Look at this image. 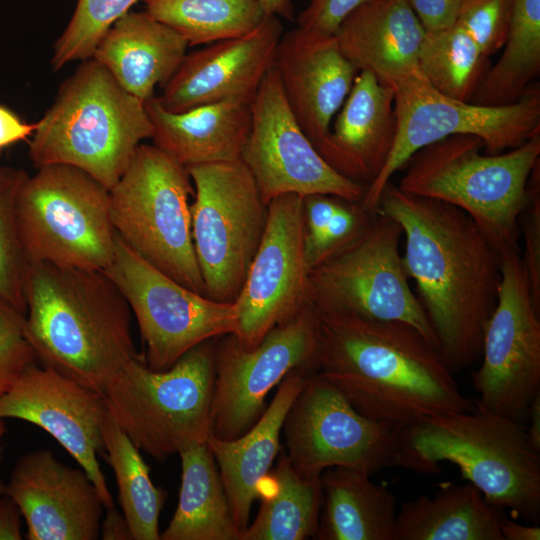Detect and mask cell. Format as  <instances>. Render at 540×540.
<instances>
[{
	"label": "cell",
	"instance_id": "6da1fadb",
	"mask_svg": "<svg viewBox=\"0 0 540 540\" xmlns=\"http://www.w3.org/2000/svg\"><path fill=\"white\" fill-rule=\"evenodd\" d=\"M376 211L402 229L405 270L450 370L470 367L481 358L485 328L497 304L501 254L461 209L407 193L391 181Z\"/></svg>",
	"mask_w": 540,
	"mask_h": 540
},
{
	"label": "cell",
	"instance_id": "7a4b0ae2",
	"mask_svg": "<svg viewBox=\"0 0 540 540\" xmlns=\"http://www.w3.org/2000/svg\"><path fill=\"white\" fill-rule=\"evenodd\" d=\"M317 313L316 373L360 414L405 428L475 408L440 350L413 326Z\"/></svg>",
	"mask_w": 540,
	"mask_h": 540
},
{
	"label": "cell",
	"instance_id": "3957f363",
	"mask_svg": "<svg viewBox=\"0 0 540 540\" xmlns=\"http://www.w3.org/2000/svg\"><path fill=\"white\" fill-rule=\"evenodd\" d=\"M24 336L37 361L104 392L138 354L131 309L104 271L49 262L32 264Z\"/></svg>",
	"mask_w": 540,
	"mask_h": 540
},
{
	"label": "cell",
	"instance_id": "277c9868",
	"mask_svg": "<svg viewBox=\"0 0 540 540\" xmlns=\"http://www.w3.org/2000/svg\"><path fill=\"white\" fill-rule=\"evenodd\" d=\"M442 462L456 465L490 504L540 522V450L525 424L475 402L471 411L435 415L402 429L394 466L439 474Z\"/></svg>",
	"mask_w": 540,
	"mask_h": 540
},
{
	"label": "cell",
	"instance_id": "5b68a950",
	"mask_svg": "<svg viewBox=\"0 0 540 540\" xmlns=\"http://www.w3.org/2000/svg\"><path fill=\"white\" fill-rule=\"evenodd\" d=\"M152 136L145 102L127 92L94 58L62 82L29 145L34 167H77L110 190L137 147Z\"/></svg>",
	"mask_w": 540,
	"mask_h": 540
},
{
	"label": "cell",
	"instance_id": "8992f818",
	"mask_svg": "<svg viewBox=\"0 0 540 540\" xmlns=\"http://www.w3.org/2000/svg\"><path fill=\"white\" fill-rule=\"evenodd\" d=\"M482 151L484 143L476 136L443 138L415 152L396 185L467 213L501 256L521 251L518 221L540 162V133L498 154Z\"/></svg>",
	"mask_w": 540,
	"mask_h": 540
},
{
	"label": "cell",
	"instance_id": "52a82bcc",
	"mask_svg": "<svg viewBox=\"0 0 540 540\" xmlns=\"http://www.w3.org/2000/svg\"><path fill=\"white\" fill-rule=\"evenodd\" d=\"M215 339L169 369H150L143 354L129 361L103 395L110 416L140 450L158 461L205 443L211 434Z\"/></svg>",
	"mask_w": 540,
	"mask_h": 540
},
{
	"label": "cell",
	"instance_id": "ba28073f",
	"mask_svg": "<svg viewBox=\"0 0 540 540\" xmlns=\"http://www.w3.org/2000/svg\"><path fill=\"white\" fill-rule=\"evenodd\" d=\"M186 166L155 145L140 144L109 190L116 234L148 263L203 294L191 231Z\"/></svg>",
	"mask_w": 540,
	"mask_h": 540
},
{
	"label": "cell",
	"instance_id": "9c48e42d",
	"mask_svg": "<svg viewBox=\"0 0 540 540\" xmlns=\"http://www.w3.org/2000/svg\"><path fill=\"white\" fill-rule=\"evenodd\" d=\"M16 220L31 264L104 271L113 260L110 192L77 167L49 164L28 175L18 191Z\"/></svg>",
	"mask_w": 540,
	"mask_h": 540
},
{
	"label": "cell",
	"instance_id": "30bf717a",
	"mask_svg": "<svg viewBox=\"0 0 540 540\" xmlns=\"http://www.w3.org/2000/svg\"><path fill=\"white\" fill-rule=\"evenodd\" d=\"M402 237L398 222L376 211L356 239L310 269L309 300L319 313L409 324L439 349L409 284L400 253Z\"/></svg>",
	"mask_w": 540,
	"mask_h": 540
},
{
	"label": "cell",
	"instance_id": "8fae6325",
	"mask_svg": "<svg viewBox=\"0 0 540 540\" xmlns=\"http://www.w3.org/2000/svg\"><path fill=\"white\" fill-rule=\"evenodd\" d=\"M394 107L393 147L361 201L370 212H376L379 196L396 171L429 144L453 135H473L483 141L486 154H498L540 133V88L535 83L515 103L484 106L439 93L419 73L395 86Z\"/></svg>",
	"mask_w": 540,
	"mask_h": 540
},
{
	"label": "cell",
	"instance_id": "7c38bea8",
	"mask_svg": "<svg viewBox=\"0 0 540 540\" xmlns=\"http://www.w3.org/2000/svg\"><path fill=\"white\" fill-rule=\"evenodd\" d=\"M191 231L204 295L235 302L267 223V205L241 159L187 167Z\"/></svg>",
	"mask_w": 540,
	"mask_h": 540
},
{
	"label": "cell",
	"instance_id": "4fadbf2b",
	"mask_svg": "<svg viewBox=\"0 0 540 540\" xmlns=\"http://www.w3.org/2000/svg\"><path fill=\"white\" fill-rule=\"evenodd\" d=\"M125 297L145 345L146 365L169 369L198 344L238 329L235 302H219L172 279L117 234L114 257L104 270Z\"/></svg>",
	"mask_w": 540,
	"mask_h": 540
},
{
	"label": "cell",
	"instance_id": "5bb4252c",
	"mask_svg": "<svg viewBox=\"0 0 540 540\" xmlns=\"http://www.w3.org/2000/svg\"><path fill=\"white\" fill-rule=\"evenodd\" d=\"M403 428L360 414L318 373L310 374L284 418L286 456L303 479L342 466L373 475L394 466Z\"/></svg>",
	"mask_w": 540,
	"mask_h": 540
},
{
	"label": "cell",
	"instance_id": "9a60e30c",
	"mask_svg": "<svg viewBox=\"0 0 540 540\" xmlns=\"http://www.w3.org/2000/svg\"><path fill=\"white\" fill-rule=\"evenodd\" d=\"M319 316L309 304L271 329L258 346L244 348L234 334L215 339L211 434L233 440L261 417L269 392L295 368L316 373Z\"/></svg>",
	"mask_w": 540,
	"mask_h": 540
},
{
	"label": "cell",
	"instance_id": "2e32d148",
	"mask_svg": "<svg viewBox=\"0 0 540 540\" xmlns=\"http://www.w3.org/2000/svg\"><path fill=\"white\" fill-rule=\"evenodd\" d=\"M480 367L472 373L474 400L525 424L540 393V311L533 303L520 251L502 256L495 309L486 325Z\"/></svg>",
	"mask_w": 540,
	"mask_h": 540
},
{
	"label": "cell",
	"instance_id": "e0dca14e",
	"mask_svg": "<svg viewBox=\"0 0 540 540\" xmlns=\"http://www.w3.org/2000/svg\"><path fill=\"white\" fill-rule=\"evenodd\" d=\"M240 159L266 205L284 194H328L361 202L367 188L318 153L294 118L274 65L251 102V126Z\"/></svg>",
	"mask_w": 540,
	"mask_h": 540
},
{
	"label": "cell",
	"instance_id": "ac0fdd59",
	"mask_svg": "<svg viewBox=\"0 0 540 540\" xmlns=\"http://www.w3.org/2000/svg\"><path fill=\"white\" fill-rule=\"evenodd\" d=\"M267 211L262 240L235 300L239 321L234 335L249 350L311 304L303 198L278 196L268 203Z\"/></svg>",
	"mask_w": 540,
	"mask_h": 540
},
{
	"label": "cell",
	"instance_id": "d6986e66",
	"mask_svg": "<svg viewBox=\"0 0 540 540\" xmlns=\"http://www.w3.org/2000/svg\"><path fill=\"white\" fill-rule=\"evenodd\" d=\"M107 415L102 393L37 363L0 396V420H23L50 434L87 473L105 509L114 506L98 461L105 452L102 427Z\"/></svg>",
	"mask_w": 540,
	"mask_h": 540
},
{
	"label": "cell",
	"instance_id": "ffe728a7",
	"mask_svg": "<svg viewBox=\"0 0 540 540\" xmlns=\"http://www.w3.org/2000/svg\"><path fill=\"white\" fill-rule=\"evenodd\" d=\"M5 494L18 506L28 540H96L104 504L80 467L59 461L48 449L20 456L5 482Z\"/></svg>",
	"mask_w": 540,
	"mask_h": 540
},
{
	"label": "cell",
	"instance_id": "44dd1931",
	"mask_svg": "<svg viewBox=\"0 0 540 540\" xmlns=\"http://www.w3.org/2000/svg\"><path fill=\"white\" fill-rule=\"evenodd\" d=\"M283 33L279 17L266 15L243 36L186 53L157 100L171 112L227 100L251 103L274 65Z\"/></svg>",
	"mask_w": 540,
	"mask_h": 540
},
{
	"label": "cell",
	"instance_id": "7402d4cb",
	"mask_svg": "<svg viewBox=\"0 0 540 540\" xmlns=\"http://www.w3.org/2000/svg\"><path fill=\"white\" fill-rule=\"evenodd\" d=\"M274 66L294 118L321 155L332 119L359 71L344 56L334 35H315L297 27L283 33Z\"/></svg>",
	"mask_w": 540,
	"mask_h": 540
},
{
	"label": "cell",
	"instance_id": "603a6c76",
	"mask_svg": "<svg viewBox=\"0 0 540 540\" xmlns=\"http://www.w3.org/2000/svg\"><path fill=\"white\" fill-rule=\"evenodd\" d=\"M426 31L405 0H362L334 36L358 71L395 86L420 73L419 51Z\"/></svg>",
	"mask_w": 540,
	"mask_h": 540
},
{
	"label": "cell",
	"instance_id": "cb8c5ba5",
	"mask_svg": "<svg viewBox=\"0 0 540 540\" xmlns=\"http://www.w3.org/2000/svg\"><path fill=\"white\" fill-rule=\"evenodd\" d=\"M396 127L394 89L359 71L321 156L343 176L368 187L387 161Z\"/></svg>",
	"mask_w": 540,
	"mask_h": 540
},
{
	"label": "cell",
	"instance_id": "d4e9b609",
	"mask_svg": "<svg viewBox=\"0 0 540 540\" xmlns=\"http://www.w3.org/2000/svg\"><path fill=\"white\" fill-rule=\"evenodd\" d=\"M312 373L315 372L307 368L290 371L278 385L261 417L238 438L223 440L210 434L206 440L241 533L249 525L251 507L259 497L260 485L283 448L280 435L284 418Z\"/></svg>",
	"mask_w": 540,
	"mask_h": 540
},
{
	"label": "cell",
	"instance_id": "484cf974",
	"mask_svg": "<svg viewBox=\"0 0 540 540\" xmlns=\"http://www.w3.org/2000/svg\"><path fill=\"white\" fill-rule=\"evenodd\" d=\"M145 108L153 145L184 166L241 158L251 126V103L227 100L171 112L154 96L145 101Z\"/></svg>",
	"mask_w": 540,
	"mask_h": 540
},
{
	"label": "cell",
	"instance_id": "4316f807",
	"mask_svg": "<svg viewBox=\"0 0 540 540\" xmlns=\"http://www.w3.org/2000/svg\"><path fill=\"white\" fill-rule=\"evenodd\" d=\"M188 44L171 27L148 13L129 11L98 43L92 58L101 63L130 94L142 101L169 82Z\"/></svg>",
	"mask_w": 540,
	"mask_h": 540
},
{
	"label": "cell",
	"instance_id": "83f0119b",
	"mask_svg": "<svg viewBox=\"0 0 540 540\" xmlns=\"http://www.w3.org/2000/svg\"><path fill=\"white\" fill-rule=\"evenodd\" d=\"M367 472L330 467L320 475L322 505L316 539L395 540L396 497Z\"/></svg>",
	"mask_w": 540,
	"mask_h": 540
},
{
	"label": "cell",
	"instance_id": "f1b7e54d",
	"mask_svg": "<svg viewBox=\"0 0 540 540\" xmlns=\"http://www.w3.org/2000/svg\"><path fill=\"white\" fill-rule=\"evenodd\" d=\"M504 510L473 484H445L433 496L405 502L396 516L395 540H503Z\"/></svg>",
	"mask_w": 540,
	"mask_h": 540
},
{
	"label": "cell",
	"instance_id": "f546056e",
	"mask_svg": "<svg viewBox=\"0 0 540 540\" xmlns=\"http://www.w3.org/2000/svg\"><path fill=\"white\" fill-rule=\"evenodd\" d=\"M181 486L162 540H241L217 463L205 443L178 453Z\"/></svg>",
	"mask_w": 540,
	"mask_h": 540
},
{
	"label": "cell",
	"instance_id": "4dcf8cb0",
	"mask_svg": "<svg viewBox=\"0 0 540 540\" xmlns=\"http://www.w3.org/2000/svg\"><path fill=\"white\" fill-rule=\"evenodd\" d=\"M260 508L241 540H305L316 538L322 488L319 479L301 478L292 469L284 449L263 479Z\"/></svg>",
	"mask_w": 540,
	"mask_h": 540
},
{
	"label": "cell",
	"instance_id": "1f68e13d",
	"mask_svg": "<svg viewBox=\"0 0 540 540\" xmlns=\"http://www.w3.org/2000/svg\"><path fill=\"white\" fill-rule=\"evenodd\" d=\"M504 50L489 66L472 103L503 106L517 102L540 74V0H514Z\"/></svg>",
	"mask_w": 540,
	"mask_h": 540
},
{
	"label": "cell",
	"instance_id": "d6a6232c",
	"mask_svg": "<svg viewBox=\"0 0 540 540\" xmlns=\"http://www.w3.org/2000/svg\"><path fill=\"white\" fill-rule=\"evenodd\" d=\"M104 456L118 486L122 513L133 540H160L159 517L167 493L156 487L140 450L119 428L109 412L102 427Z\"/></svg>",
	"mask_w": 540,
	"mask_h": 540
},
{
	"label": "cell",
	"instance_id": "836d02e7",
	"mask_svg": "<svg viewBox=\"0 0 540 540\" xmlns=\"http://www.w3.org/2000/svg\"><path fill=\"white\" fill-rule=\"evenodd\" d=\"M145 12L180 34L188 46L243 36L266 14L258 0H143Z\"/></svg>",
	"mask_w": 540,
	"mask_h": 540
},
{
	"label": "cell",
	"instance_id": "e575fe53",
	"mask_svg": "<svg viewBox=\"0 0 540 540\" xmlns=\"http://www.w3.org/2000/svg\"><path fill=\"white\" fill-rule=\"evenodd\" d=\"M418 68L429 85L456 100L471 102L489 68V58L458 25L426 32Z\"/></svg>",
	"mask_w": 540,
	"mask_h": 540
},
{
	"label": "cell",
	"instance_id": "d590c367",
	"mask_svg": "<svg viewBox=\"0 0 540 540\" xmlns=\"http://www.w3.org/2000/svg\"><path fill=\"white\" fill-rule=\"evenodd\" d=\"M27 176L24 170L0 166V303L23 315L32 264L17 226L16 199Z\"/></svg>",
	"mask_w": 540,
	"mask_h": 540
},
{
	"label": "cell",
	"instance_id": "8d00e7d4",
	"mask_svg": "<svg viewBox=\"0 0 540 540\" xmlns=\"http://www.w3.org/2000/svg\"><path fill=\"white\" fill-rule=\"evenodd\" d=\"M138 1L78 0L70 22L53 45L52 70L91 58L106 32Z\"/></svg>",
	"mask_w": 540,
	"mask_h": 540
},
{
	"label": "cell",
	"instance_id": "74e56055",
	"mask_svg": "<svg viewBox=\"0 0 540 540\" xmlns=\"http://www.w3.org/2000/svg\"><path fill=\"white\" fill-rule=\"evenodd\" d=\"M514 0H463L456 25L490 58L506 41Z\"/></svg>",
	"mask_w": 540,
	"mask_h": 540
},
{
	"label": "cell",
	"instance_id": "f35d334b",
	"mask_svg": "<svg viewBox=\"0 0 540 540\" xmlns=\"http://www.w3.org/2000/svg\"><path fill=\"white\" fill-rule=\"evenodd\" d=\"M375 213L366 210L361 202L342 198L320 239L305 250L309 271L356 239L369 225Z\"/></svg>",
	"mask_w": 540,
	"mask_h": 540
},
{
	"label": "cell",
	"instance_id": "ab89813d",
	"mask_svg": "<svg viewBox=\"0 0 540 540\" xmlns=\"http://www.w3.org/2000/svg\"><path fill=\"white\" fill-rule=\"evenodd\" d=\"M22 313L0 303V396L6 393L22 373L37 362L24 336Z\"/></svg>",
	"mask_w": 540,
	"mask_h": 540
},
{
	"label": "cell",
	"instance_id": "60d3db41",
	"mask_svg": "<svg viewBox=\"0 0 540 540\" xmlns=\"http://www.w3.org/2000/svg\"><path fill=\"white\" fill-rule=\"evenodd\" d=\"M539 163L531 173L528 194L519 216L520 251L535 308L540 311V171Z\"/></svg>",
	"mask_w": 540,
	"mask_h": 540
},
{
	"label": "cell",
	"instance_id": "b9f144b4",
	"mask_svg": "<svg viewBox=\"0 0 540 540\" xmlns=\"http://www.w3.org/2000/svg\"><path fill=\"white\" fill-rule=\"evenodd\" d=\"M362 0H311L297 17V28L311 34L332 36L342 20Z\"/></svg>",
	"mask_w": 540,
	"mask_h": 540
},
{
	"label": "cell",
	"instance_id": "7bdbcfd3",
	"mask_svg": "<svg viewBox=\"0 0 540 540\" xmlns=\"http://www.w3.org/2000/svg\"><path fill=\"white\" fill-rule=\"evenodd\" d=\"M426 32L440 30L456 23L463 0H405Z\"/></svg>",
	"mask_w": 540,
	"mask_h": 540
},
{
	"label": "cell",
	"instance_id": "ee69618b",
	"mask_svg": "<svg viewBox=\"0 0 540 540\" xmlns=\"http://www.w3.org/2000/svg\"><path fill=\"white\" fill-rule=\"evenodd\" d=\"M36 123L22 121L13 111L0 105V149L32 137Z\"/></svg>",
	"mask_w": 540,
	"mask_h": 540
},
{
	"label": "cell",
	"instance_id": "f6af8a7d",
	"mask_svg": "<svg viewBox=\"0 0 540 540\" xmlns=\"http://www.w3.org/2000/svg\"><path fill=\"white\" fill-rule=\"evenodd\" d=\"M22 515L6 494L0 496V540H21Z\"/></svg>",
	"mask_w": 540,
	"mask_h": 540
},
{
	"label": "cell",
	"instance_id": "bcb514c9",
	"mask_svg": "<svg viewBox=\"0 0 540 540\" xmlns=\"http://www.w3.org/2000/svg\"><path fill=\"white\" fill-rule=\"evenodd\" d=\"M103 540H133L128 522L115 506L106 508L100 526Z\"/></svg>",
	"mask_w": 540,
	"mask_h": 540
},
{
	"label": "cell",
	"instance_id": "7dc6e473",
	"mask_svg": "<svg viewBox=\"0 0 540 540\" xmlns=\"http://www.w3.org/2000/svg\"><path fill=\"white\" fill-rule=\"evenodd\" d=\"M500 533L503 540H539L540 527L534 525H523L513 520L504 519L500 526Z\"/></svg>",
	"mask_w": 540,
	"mask_h": 540
},
{
	"label": "cell",
	"instance_id": "c3c4849f",
	"mask_svg": "<svg viewBox=\"0 0 540 540\" xmlns=\"http://www.w3.org/2000/svg\"><path fill=\"white\" fill-rule=\"evenodd\" d=\"M266 15L282 17L293 21L294 6L291 0H258Z\"/></svg>",
	"mask_w": 540,
	"mask_h": 540
},
{
	"label": "cell",
	"instance_id": "681fc988",
	"mask_svg": "<svg viewBox=\"0 0 540 540\" xmlns=\"http://www.w3.org/2000/svg\"><path fill=\"white\" fill-rule=\"evenodd\" d=\"M528 419L530 420V425L526 426L528 435L533 445L540 450V393L530 405Z\"/></svg>",
	"mask_w": 540,
	"mask_h": 540
},
{
	"label": "cell",
	"instance_id": "f907efd6",
	"mask_svg": "<svg viewBox=\"0 0 540 540\" xmlns=\"http://www.w3.org/2000/svg\"><path fill=\"white\" fill-rule=\"evenodd\" d=\"M4 458V447L0 444V496L5 494V481L1 477V466Z\"/></svg>",
	"mask_w": 540,
	"mask_h": 540
},
{
	"label": "cell",
	"instance_id": "816d5d0a",
	"mask_svg": "<svg viewBox=\"0 0 540 540\" xmlns=\"http://www.w3.org/2000/svg\"><path fill=\"white\" fill-rule=\"evenodd\" d=\"M6 433H7V428H6V425H5V421L0 420V444H1V441L3 440L4 436L6 435Z\"/></svg>",
	"mask_w": 540,
	"mask_h": 540
}]
</instances>
